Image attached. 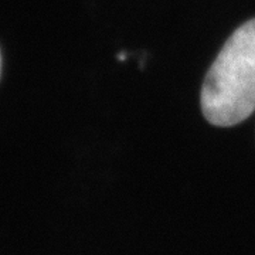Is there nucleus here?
Listing matches in <instances>:
<instances>
[{
	"instance_id": "obj_1",
	"label": "nucleus",
	"mask_w": 255,
	"mask_h": 255,
	"mask_svg": "<svg viewBox=\"0 0 255 255\" xmlns=\"http://www.w3.org/2000/svg\"><path fill=\"white\" fill-rule=\"evenodd\" d=\"M201 111L216 127L237 125L255 111V18L230 36L210 67Z\"/></svg>"
},
{
	"instance_id": "obj_2",
	"label": "nucleus",
	"mask_w": 255,
	"mask_h": 255,
	"mask_svg": "<svg viewBox=\"0 0 255 255\" xmlns=\"http://www.w3.org/2000/svg\"><path fill=\"white\" fill-rule=\"evenodd\" d=\"M1 65H3V63H1V53H0V77H1Z\"/></svg>"
}]
</instances>
